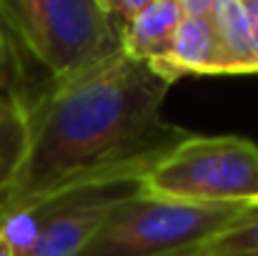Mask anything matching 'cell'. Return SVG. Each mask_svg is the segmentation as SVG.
Returning <instances> with one entry per match:
<instances>
[{"instance_id":"obj_1","label":"cell","mask_w":258,"mask_h":256,"mask_svg":"<svg viewBox=\"0 0 258 256\" xmlns=\"http://www.w3.org/2000/svg\"><path fill=\"white\" fill-rule=\"evenodd\" d=\"M171 85L148 63L115 50L15 108L23 143L5 196V221L93 178L146 176L188 136L161 118Z\"/></svg>"},{"instance_id":"obj_2","label":"cell","mask_w":258,"mask_h":256,"mask_svg":"<svg viewBox=\"0 0 258 256\" xmlns=\"http://www.w3.org/2000/svg\"><path fill=\"white\" fill-rule=\"evenodd\" d=\"M0 23L18 68L15 108L120 50L118 25L103 0H0Z\"/></svg>"},{"instance_id":"obj_3","label":"cell","mask_w":258,"mask_h":256,"mask_svg":"<svg viewBox=\"0 0 258 256\" xmlns=\"http://www.w3.org/2000/svg\"><path fill=\"white\" fill-rule=\"evenodd\" d=\"M246 206H203L148 193L120 198L78 256H198Z\"/></svg>"},{"instance_id":"obj_4","label":"cell","mask_w":258,"mask_h":256,"mask_svg":"<svg viewBox=\"0 0 258 256\" xmlns=\"http://www.w3.org/2000/svg\"><path fill=\"white\" fill-rule=\"evenodd\" d=\"M148 193L203 206L258 203V146L238 136L188 133L141 178Z\"/></svg>"},{"instance_id":"obj_5","label":"cell","mask_w":258,"mask_h":256,"mask_svg":"<svg viewBox=\"0 0 258 256\" xmlns=\"http://www.w3.org/2000/svg\"><path fill=\"white\" fill-rule=\"evenodd\" d=\"M141 178L120 173L71 186L8 219L0 231L18 256H78L108 211L141 188Z\"/></svg>"},{"instance_id":"obj_6","label":"cell","mask_w":258,"mask_h":256,"mask_svg":"<svg viewBox=\"0 0 258 256\" xmlns=\"http://www.w3.org/2000/svg\"><path fill=\"white\" fill-rule=\"evenodd\" d=\"M161 76L175 83L183 76H231L226 53L208 18H183L173 43L158 63H151Z\"/></svg>"},{"instance_id":"obj_7","label":"cell","mask_w":258,"mask_h":256,"mask_svg":"<svg viewBox=\"0 0 258 256\" xmlns=\"http://www.w3.org/2000/svg\"><path fill=\"white\" fill-rule=\"evenodd\" d=\"M183 20V10L175 0H153L128 23L118 28L120 50L143 63H158L166 58L173 43V35Z\"/></svg>"},{"instance_id":"obj_8","label":"cell","mask_w":258,"mask_h":256,"mask_svg":"<svg viewBox=\"0 0 258 256\" xmlns=\"http://www.w3.org/2000/svg\"><path fill=\"white\" fill-rule=\"evenodd\" d=\"M211 23H213L216 35L221 40V48L226 53L231 76L258 73L243 3L241 0H213Z\"/></svg>"},{"instance_id":"obj_9","label":"cell","mask_w":258,"mask_h":256,"mask_svg":"<svg viewBox=\"0 0 258 256\" xmlns=\"http://www.w3.org/2000/svg\"><path fill=\"white\" fill-rule=\"evenodd\" d=\"M198 256H258V203L246 206L198 251Z\"/></svg>"},{"instance_id":"obj_10","label":"cell","mask_w":258,"mask_h":256,"mask_svg":"<svg viewBox=\"0 0 258 256\" xmlns=\"http://www.w3.org/2000/svg\"><path fill=\"white\" fill-rule=\"evenodd\" d=\"M18 90H20V83H18L15 58H13V50H10L8 35H5L3 23H0V100L15 106V100H18Z\"/></svg>"},{"instance_id":"obj_11","label":"cell","mask_w":258,"mask_h":256,"mask_svg":"<svg viewBox=\"0 0 258 256\" xmlns=\"http://www.w3.org/2000/svg\"><path fill=\"white\" fill-rule=\"evenodd\" d=\"M148 3H153V0H103L108 15L115 20L118 28H120L123 23H128L136 13H141Z\"/></svg>"},{"instance_id":"obj_12","label":"cell","mask_w":258,"mask_h":256,"mask_svg":"<svg viewBox=\"0 0 258 256\" xmlns=\"http://www.w3.org/2000/svg\"><path fill=\"white\" fill-rule=\"evenodd\" d=\"M183 10V18H208L213 10V0H175Z\"/></svg>"},{"instance_id":"obj_13","label":"cell","mask_w":258,"mask_h":256,"mask_svg":"<svg viewBox=\"0 0 258 256\" xmlns=\"http://www.w3.org/2000/svg\"><path fill=\"white\" fill-rule=\"evenodd\" d=\"M246 18H248V33H251V45H253V58L258 66V0H241Z\"/></svg>"},{"instance_id":"obj_14","label":"cell","mask_w":258,"mask_h":256,"mask_svg":"<svg viewBox=\"0 0 258 256\" xmlns=\"http://www.w3.org/2000/svg\"><path fill=\"white\" fill-rule=\"evenodd\" d=\"M0 256H18L15 254V246L10 244V239L0 231Z\"/></svg>"}]
</instances>
